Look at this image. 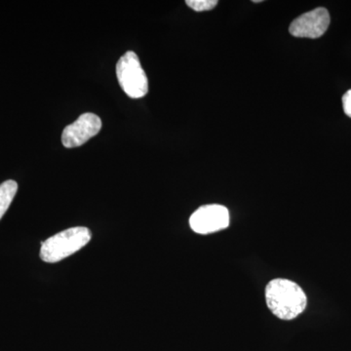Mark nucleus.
<instances>
[{
    "label": "nucleus",
    "mask_w": 351,
    "mask_h": 351,
    "mask_svg": "<svg viewBox=\"0 0 351 351\" xmlns=\"http://www.w3.org/2000/svg\"><path fill=\"white\" fill-rule=\"evenodd\" d=\"M265 302L269 311L279 319L292 320L304 313L307 298L297 283L276 278L265 287Z\"/></svg>",
    "instance_id": "obj_1"
},
{
    "label": "nucleus",
    "mask_w": 351,
    "mask_h": 351,
    "mask_svg": "<svg viewBox=\"0 0 351 351\" xmlns=\"http://www.w3.org/2000/svg\"><path fill=\"white\" fill-rule=\"evenodd\" d=\"M91 237V232L85 226H75L57 233L41 242V260L49 263L63 261L86 246Z\"/></svg>",
    "instance_id": "obj_2"
},
{
    "label": "nucleus",
    "mask_w": 351,
    "mask_h": 351,
    "mask_svg": "<svg viewBox=\"0 0 351 351\" xmlns=\"http://www.w3.org/2000/svg\"><path fill=\"white\" fill-rule=\"evenodd\" d=\"M117 76L122 90L130 98H143L149 93L147 76L133 51H128L120 58L117 64Z\"/></svg>",
    "instance_id": "obj_3"
},
{
    "label": "nucleus",
    "mask_w": 351,
    "mask_h": 351,
    "mask_svg": "<svg viewBox=\"0 0 351 351\" xmlns=\"http://www.w3.org/2000/svg\"><path fill=\"white\" fill-rule=\"evenodd\" d=\"M189 226L193 232L199 234L217 232L230 226V213L221 205H204L191 215Z\"/></svg>",
    "instance_id": "obj_4"
},
{
    "label": "nucleus",
    "mask_w": 351,
    "mask_h": 351,
    "mask_svg": "<svg viewBox=\"0 0 351 351\" xmlns=\"http://www.w3.org/2000/svg\"><path fill=\"white\" fill-rule=\"evenodd\" d=\"M101 129V120L94 113L86 112L80 115L73 123L64 129L62 143L68 149L80 147L96 136Z\"/></svg>",
    "instance_id": "obj_5"
},
{
    "label": "nucleus",
    "mask_w": 351,
    "mask_h": 351,
    "mask_svg": "<svg viewBox=\"0 0 351 351\" xmlns=\"http://www.w3.org/2000/svg\"><path fill=\"white\" fill-rule=\"evenodd\" d=\"M330 21L327 9L319 7L293 21L289 32L295 38H319L326 32Z\"/></svg>",
    "instance_id": "obj_6"
},
{
    "label": "nucleus",
    "mask_w": 351,
    "mask_h": 351,
    "mask_svg": "<svg viewBox=\"0 0 351 351\" xmlns=\"http://www.w3.org/2000/svg\"><path fill=\"white\" fill-rule=\"evenodd\" d=\"M18 191V184L9 180L0 184V219L6 213Z\"/></svg>",
    "instance_id": "obj_7"
},
{
    "label": "nucleus",
    "mask_w": 351,
    "mask_h": 351,
    "mask_svg": "<svg viewBox=\"0 0 351 351\" xmlns=\"http://www.w3.org/2000/svg\"><path fill=\"white\" fill-rule=\"evenodd\" d=\"M186 3L196 12H204V11L214 9L218 4V1L217 0H188Z\"/></svg>",
    "instance_id": "obj_8"
},
{
    "label": "nucleus",
    "mask_w": 351,
    "mask_h": 351,
    "mask_svg": "<svg viewBox=\"0 0 351 351\" xmlns=\"http://www.w3.org/2000/svg\"><path fill=\"white\" fill-rule=\"evenodd\" d=\"M343 106L346 114L351 119V89L348 90V91L343 95Z\"/></svg>",
    "instance_id": "obj_9"
}]
</instances>
